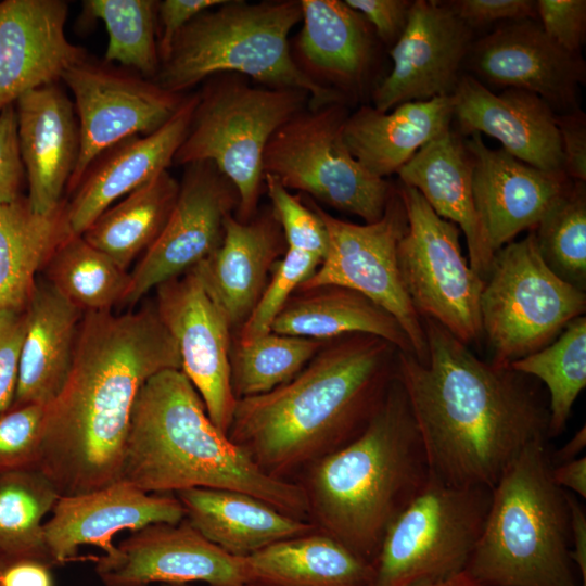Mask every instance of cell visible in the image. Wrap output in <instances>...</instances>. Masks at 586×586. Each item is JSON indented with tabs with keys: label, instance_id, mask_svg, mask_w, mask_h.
Returning a JSON list of instances; mask_svg holds the SVG:
<instances>
[{
	"label": "cell",
	"instance_id": "50",
	"mask_svg": "<svg viewBox=\"0 0 586 586\" xmlns=\"http://www.w3.org/2000/svg\"><path fill=\"white\" fill-rule=\"evenodd\" d=\"M563 156V171L574 180H586V118L581 110L556 115Z\"/></svg>",
	"mask_w": 586,
	"mask_h": 586
},
{
	"label": "cell",
	"instance_id": "24",
	"mask_svg": "<svg viewBox=\"0 0 586 586\" xmlns=\"http://www.w3.org/2000/svg\"><path fill=\"white\" fill-rule=\"evenodd\" d=\"M453 99L454 117L463 133L484 132L527 165L563 171L557 114L535 93L506 88L495 94L473 76L461 75Z\"/></svg>",
	"mask_w": 586,
	"mask_h": 586
},
{
	"label": "cell",
	"instance_id": "16",
	"mask_svg": "<svg viewBox=\"0 0 586 586\" xmlns=\"http://www.w3.org/2000/svg\"><path fill=\"white\" fill-rule=\"evenodd\" d=\"M155 290L154 304L177 344L181 371L227 435L238 400L231 386V327L193 268Z\"/></svg>",
	"mask_w": 586,
	"mask_h": 586
},
{
	"label": "cell",
	"instance_id": "5",
	"mask_svg": "<svg viewBox=\"0 0 586 586\" xmlns=\"http://www.w3.org/2000/svg\"><path fill=\"white\" fill-rule=\"evenodd\" d=\"M309 468L302 485L308 513L321 532L373 564L387 527L430 479L397 377L364 430Z\"/></svg>",
	"mask_w": 586,
	"mask_h": 586
},
{
	"label": "cell",
	"instance_id": "7",
	"mask_svg": "<svg viewBox=\"0 0 586 586\" xmlns=\"http://www.w3.org/2000/svg\"><path fill=\"white\" fill-rule=\"evenodd\" d=\"M301 20L297 0H226L179 31L153 80L183 93L214 75L231 73L269 88L303 90L310 98L308 109L345 103L342 91L319 82L294 60L289 34Z\"/></svg>",
	"mask_w": 586,
	"mask_h": 586
},
{
	"label": "cell",
	"instance_id": "22",
	"mask_svg": "<svg viewBox=\"0 0 586 586\" xmlns=\"http://www.w3.org/2000/svg\"><path fill=\"white\" fill-rule=\"evenodd\" d=\"M67 14L63 0L0 1V111L88 58L66 37Z\"/></svg>",
	"mask_w": 586,
	"mask_h": 586
},
{
	"label": "cell",
	"instance_id": "36",
	"mask_svg": "<svg viewBox=\"0 0 586 586\" xmlns=\"http://www.w3.org/2000/svg\"><path fill=\"white\" fill-rule=\"evenodd\" d=\"M46 280L82 313L106 311L123 304L130 273L81 234L68 235L46 267Z\"/></svg>",
	"mask_w": 586,
	"mask_h": 586
},
{
	"label": "cell",
	"instance_id": "9",
	"mask_svg": "<svg viewBox=\"0 0 586 586\" xmlns=\"http://www.w3.org/2000/svg\"><path fill=\"white\" fill-rule=\"evenodd\" d=\"M586 294L544 262L532 230L499 249L480 298L483 336L492 364L509 365L552 343L583 316Z\"/></svg>",
	"mask_w": 586,
	"mask_h": 586
},
{
	"label": "cell",
	"instance_id": "1",
	"mask_svg": "<svg viewBox=\"0 0 586 586\" xmlns=\"http://www.w3.org/2000/svg\"><path fill=\"white\" fill-rule=\"evenodd\" d=\"M422 323L428 358L398 352L396 377L430 476L492 489L524 447L548 437L549 409L531 377L480 359L432 318Z\"/></svg>",
	"mask_w": 586,
	"mask_h": 586
},
{
	"label": "cell",
	"instance_id": "25",
	"mask_svg": "<svg viewBox=\"0 0 586 586\" xmlns=\"http://www.w3.org/2000/svg\"><path fill=\"white\" fill-rule=\"evenodd\" d=\"M15 104L20 153L28 182L30 208L41 215L66 199V187L79 154L74 103L52 84L28 91Z\"/></svg>",
	"mask_w": 586,
	"mask_h": 586
},
{
	"label": "cell",
	"instance_id": "57",
	"mask_svg": "<svg viewBox=\"0 0 586 586\" xmlns=\"http://www.w3.org/2000/svg\"><path fill=\"white\" fill-rule=\"evenodd\" d=\"M10 561L12 560L8 559L7 557L0 553V576L2 574V571L4 570V568L8 565Z\"/></svg>",
	"mask_w": 586,
	"mask_h": 586
},
{
	"label": "cell",
	"instance_id": "2",
	"mask_svg": "<svg viewBox=\"0 0 586 586\" xmlns=\"http://www.w3.org/2000/svg\"><path fill=\"white\" fill-rule=\"evenodd\" d=\"M166 369L181 370V360L154 302L119 315L84 313L68 378L47 406L37 462L60 496L120 480L137 396Z\"/></svg>",
	"mask_w": 586,
	"mask_h": 586
},
{
	"label": "cell",
	"instance_id": "43",
	"mask_svg": "<svg viewBox=\"0 0 586 586\" xmlns=\"http://www.w3.org/2000/svg\"><path fill=\"white\" fill-rule=\"evenodd\" d=\"M264 187L288 249L309 253L322 260L328 247V237L318 215L273 176L264 175Z\"/></svg>",
	"mask_w": 586,
	"mask_h": 586
},
{
	"label": "cell",
	"instance_id": "28",
	"mask_svg": "<svg viewBox=\"0 0 586 586\" xmlns=\"http://www.w3.org/2000/svg\"><path fill=\"white\" fill-rule=\"evenodd\" d=\"M82 316L46 279L37 280L27 305V328L12 407L48 406L58 396L73 365Z\"/></svg>",
	"mask_w": 586,
	"mask_h": 586
},
{
	"label": "cell",
	"instance_id": "14",
	"mask_svg": "<svg viewBox=\"0 0 586 586\" xmlns=\"http://www.w3.org/2000/svg\"><path fill=\"white\" fill-rule=\"evenodd\" d=\"M62 81L74 95L79 126V154L66 187L69 196L90 164L106 149L162 127L180 107L184 93L110 63L88 58L71 66Z\"/></svg>",
	"mask_w": 586,
	"mask_h": 586
},
{
	"label": "cell",
	"instance_id": "12",
	"mask_svg": "<svg viewBox=\"0 0 586 586\" xmlns=\"http://www.w3.org/2000/svg\"><path fill=\"white\" fill-rule=\"evenodd\" d=\"M397 191L408 220L397 246V263L415 309L466 345L480 342L485 280L462 255L459 227L440 217L415 188L400 183Z\"/></svg>",
	"mask_w": 586,
	"mask_h": 586
},
{
	"label": "cell",
	"instance_id": "41",
	"mask_svg": "<svg viewBox=\"0 0 586 586\" xmlns=\"http://www.w3.org/2000/svg\"><path fill=\"white\" fill-rule=\"evenodd\" d=\"M546 265L563 281L586 291V188L573 181L534 229Z\"/></svg>",
	"mask_w": 586,
	"mask_h": 586
},
{
	"label": "cell",
	"instance_id": "29",
	"mask_svg": "<svg viewBox=\"0 0 586 586\" xmlns=\"http://www.w3.org/2000/svg\"><path fill=\"white\" fill-rule=\"evenodd\" d=\"M453 117V94L405 102L391 113L362 106L347 116L343 138L351 154L369 173L384 178L448 130Z\"/></svg>",
	"mask_w": 586,
	"mask_h": 586
},
{
	"label": "cell",
	"instance_id": "23",
	"mask_svg": "<svg viewBox=\"0 0 586 586\" xmlns=\"http://www.w3.org/2000/svg\"><path fill=\"white\" fill-rule=\"evenodd\" d=\"M198 102L188 94L177 112L157 130L127 138L102 152L88 167L67 201L73 234L85 230L117 200L149 182L174 163Z\"/></svg>",
	"mask_w": 586,
	"mask_h": 586
},
{
	"label": "cell",
	"instance_id": "52",
	"mask_svg": "<svg viewBox=\"0 0 586 586\" xmlns=\"http://www.w3.org/2000/svg\"><path fill=\"white\" fill-rule=\"evenodd\" d=\"M570 524V558L582 575V585L586 586V513L577 498L564 492Z\"/></svg>",
	"mask_w": 586,
	"mask_h": 586
},
{
	"label": "cell",
	"instance_id": "31",
	"mask_svg": "<svg viewBox=\"0 0 586 586\" xmlns=\"http://www.w3.org/2000/svg\"><path fill=\"white\" fill-rule=\"evenodd\" d=\"M249 585L370 586L374 568L321 532L290 537L241 557Z\"/></svg>",
	"mask_w": 586,
	"mask_h": 586
},
{
	"label": "cell",
	"instance_id": "17",
	"mask_svg": "<svg viewBox=\"0 0 586 586\" xmlns=\"http://www.w3.org/2000/svg\"><path fill=\"white\" fill-rule=\"evenodd\" d=\"M104 586H149L204 582L209 586L249 585L241 557L202 536L186 519L132 532L109 553L94 559Z\"/></svg>",
	"mask_w": 586,
	"mask_h": 586
},
{
	"label": "cell",
	"instance_id": "10",
	"mask_svg": "<svg viewBox=\"0 0 586 586\" xmlns=\"http://www.w3.org/2000/svg\"><path fill=\"white\" fill-rule=\"evenodd\" d=\"M491 491L451 486L430 476L387 527L370 586H426L466 571Z\"/></svg>",
	"mask_w": 586,
	"mask_h": 586
},
{
	"label": "cell",
	"instance_id": "35",
	"mask_svg": "<svg viewBox=\"0 0 586 586\" xmlns=\"http://www.w3.org/2000/svg\"><path fill=\"white\" fill-rule=\"evenodd\" d=\"M178 190L179 182L162 171L105 209L81 237L127 270L162 232Z\"/></svg>",
	"mask_w": 586,
	"mask_h": 586
},
{
	"label": "cell",
	"instance_id": "26",
	"mask_svg": "<svg viewBox=\"0 0 586 586\" xmlns=\"http://www.w3.org/2000/svg\"><path fill=\"white\" fill-rule=\"evenodd\" d=\"M284 237L271 208L243 222L230 214L217 250L193 269L221 308L231 329L241 327L266 286Z\"/></svg>",
	"mask_w": 586,
	"mask_h": 586
},
{
	"label": "cell",
	"instance_id": "42",
	"mask_svg": "<svg viewBox=\"0 0 586 586\" xmlns=\"http://www.w3.org/2000/svg\"><path fill=\"white\" fill-rule=\"evenodd\" d=\"M321 259L309 253L288 249L276 262L269 282L247 319L240 327L238 343L246 344L271 332V326L286 302L317 269Z\"/></svg>",
	"mask_w": 586,
	"mask_h": 586
},
{
	"label": "cell",
	"instance_id": "38",
	"mask_svg": "<svg viewBox=\"0 0 586 586\" xmlns=\"http://www.w3.org/2000/svg\"><path fill=\"white\" fill-rule=\"evenodd\" d=\"M520 373L540 380L549 392L548 437L565 429L572 407L586 386V318L570 321L544 348L509 365Z\"/></svg>",
	"mask_w": 586,
	"mask_h": 586
},
{
	"label": "cell",
	"instance_id": "27",
	"mask_svg": "<svg viewBox=\"0 0 586 586\" xmlns=\"http://www.w3.org/2000/svg\"><path fill=\"white\" fill-rule=\"evenodd\" d=\"M473 162L464 143L444 131L423 145L398 171L400 183L415 188L442 218L464 233L469 265L486 280L494 259L474 206Z\"/></svg>",
	"mask_w": 586,
	"mask_h": 586
},
{
	"label": "cell",
	"instance_id": "58",
	"mask_svg": "<svg viewBox=\"0 0 586 586\" xmlns=\"http://www.w3.org/2000/svg\"><path fill=\"white\" fill-rule=\"evenodd\" d=\"M165 586H190L188 584H179V585H165ZM242 586H256V585H242Z\"/></svg>",
	"mask_w": 586,
	"mask_h": 586
},
{
	"label": "cell",
	"instance_id": "53",
	"mask_svg": "<svg viewBox=\"0 0 586 586\" xmlns=\"http://www.w3.org/2000/svg\"><path fill=\"white\" fill-rule=\"evenodd\" d=\"M49 568L38 560H12L2 571L0 586H52Z\"/></svg>",
	"mask_w": 586,
	"mask_h": 586
},
{
	"label": "cell",
	"instance_id": "11",
	"mask_svg": "<svg viewBox=\"0 0 586 586\" xmlns=\"http://www.w3.org/2000/svg\"><path fill=\"white\" fill-rule=\"evenodd\" d=\"M347 116L345 103L306 107L271 136L263 170L288 190L304 192L371 224L383 216L393 188L348 151L343 138Z\"/></svg>",
	"mask_w": 586,
	"mask_h": 586
},
{
	"label": "cell",
	"instance_id": "21",
	"mask_svg": "<svg viewBox=\"0 0 586 586\" xmlns=\"http://www.w3.org/2000/svg\"><path fill=\"white\" fill-rule=\"evenodd\" d=\"M184 518L175 495L146 493L119 480L91 492L60 496L43 524L44 542L52 564H64L77 558L81 546L92 545L109 553L118 532L177 524Z\"/></svg>",
	"mask_w": 586,
	"mask_h": 586
},
{
	"label": "cell",
	"instance_id": "47",
	"mask_svg": "<svg viewBox=\"0 0 586 586\" xmlns=\"http://www.w3.org/2000/svg\"><path fill=\"white\" fill-rule=\"evenodd\" d=\"M24 177L15 104H11L0 111V204L22 196Z\"/></svg>",
	"mask_w": 586,
	"mask_h": 586
},
{
	"label": "cell",
	"instance_id": "56",
	"mask_svg": "<svg viewBox=\"0 0 586 586\" xmlns=\"http://www.w3.org/2000/svg\"><path fill=\"white\" fill-rule=\"evenodd\" d=\"M426 586H485L473 578L467 571H463L448 579L426 585Z\"/></svg>",
	"mask_w": 586,
	"mask_h": 586
},
{
	"label": "cell",
	"instance_id": "34",
	"mask_svg": "<svg viewBox=\"0 0 586 586\" xmlns=\"http://www.w3.org/2000/svg\"><path fill=\"white\" fill-rule=\"evenodd\" d=\"M300 3L303 27L297 50L303 63L310 73L340 86L358 84L372 54L365 17L340 0H300Z\"/></svg>",
	"mask_w": 586,
	"mask_h": 586
},
{
	"label": "cell",
	"instance_id": "51",
	"mask_svg": "<svg viewBox=\"0 0 586 586\" xmlns=\"http://www.w3.org/2000/svg\"><path fill=\"white\" fill-rule=\"evenodd\" d=\"M349 8L361 14L385 42H393L403 33L411 5L406 0H345Z\"/></svg>",
	"mask_w": 586,
	"mask_h": 586
},
{
	"label": "cell",
	"instance_id": "8",
	"mask_svg": "<svg viewBox=\"0 0 586 586\" xmlns=\"http://www.w3.org/2000/svg\"><path fill=\"white\" fill-rule=\"evenodd\" d=\"M309 94L290 88L255 86L245 76L224 73L203 81L176 165L212 162L235 187V218L257 214L264 188L266 145L284 123L308 107Z\"/></svg>",
	"mask_w": 586,
	"mask_h": 586
},
{
	"label": "cell",
	"instance_id": "18",
	"mask_svg": "<svg viewBox=\"0 0 586 586\" xmlns=\"http://www.w3.org/2000/svg\"><path fill=\"white\" fill-rule=\"evenodd\" d=\"M472 30L441 1L411 2L406 26L390 51L391 73L374 89V109L451 95L472 42Z\"/></svg>",
	"mask_w": 586,
	"mask_h": 586
},
{
	"label": "cell",
	"instance_id": "45",
	"mask_svg": "<svg viewBox=\"0 0 586 586\" xmlns=\"http://www.w3.org/2000/svg\"><path fill=\"white\" fill-rule=\"evenodd\" d=\"M26 328L27 307L0 310V416L14 402Z\"/></svg>",
	"mask_w": 586,
	"mask_h": 586
},
{
	"label": "cell",
	"instance_id": "39",
	"mask_svg": "<svg viewBox=\"0 0 586 586\" xmlns=\"http://www.w3.org/2000/svg\"><path fill=\"white\" fill-rule=\"evenodd\" d=\"M157 2L154 0H87L85 13L105 25L106 63H117L144 78L154 79L160 65Z\"/></svg>",
	"mask_w": 586,
	"mask_h": 586
},
{
	"label": "cell",
	"instance_id": "37",
	"mask_svg": "<svg viewBox=\"0 0 586 586\" xmlns=\"http://www.w3.org/2000/svg\"><path fill=\"white\" fill-rule=\"evenodd\" d=\"M60 494L38 469L0 475V553L10 560L33 559L52 565L43 519Z\"/></svg>",
	"mask_w": 586,
	"mask_h": 586
},
{
	"label": "cell",
	"instance_id": "49",
	"mask_svg": "<svg viewBox=\"0 0 586 586\" xmlns=\"http://www.w3.org/2000/svg\"><path fill=\"white\" fill-rule=\"evenodd\" d=\"M226 0H164L157 2V46L161 62L170 51L179 31L200 13Z\"/></svg>",
	"mask_w": 586,
	"mask_h": 586
},
{
	"label": "cell",
	"instance_id": "3",
	"mask_svg": "<svg viewBox=\"0 0 586 586\" xmlns=\"http://www.w3.org/2000/svg\"><path fill=\"white\" fill-rule=\"evenodd\" d=\"M398 352L370 334L328 341L289 382L238 399L227 436L263 472L286 480L364 430L396 379Z\"/></svg>",
	"mask_w": 586,
	"mask_h": 586
},
{
	"label": "cell",
	"instance_id": "30",
	"mask_svg": "<svg viewBox=\"0 0 586 586\" xmlns=\"http://www.w3.org/2000/svg\"><path fill=\"white\" fill-rule=\"evenodd\" d=\"M175 496L183 507L184 519L207 540L235 557L249 556L315 528L314 524L238 491L196 487Z\"/></svg>",
	"mask_w": 586,
	"mask_h": 586
},
{
	"label": "cell",
	"instance_id": "33",
	"mask_svg": "<svg viewBox=\"0 0 586 586\" xmlns=\"http://www.w3.org/2000/svg\"><path fill=\"white\" fill-rule=\"evenodd\" d=\"M71 234L66 199L46 215L24 195L0 204V310L27 307L38 272Z\"/></svg>",
	"mask_w": 586,
	"mask_h": 586
},
{
	"label": "cell",
	"instance_id": "54",
	"mask_svg": "<svg viewBox=\"0 0 586 586\" xmlns=\"http://www.w3.org/2000/svg\"><path fill=\"white\" fill-rule=\"evenodd\" d=\"M551 479L561 489L566 488L581 497H586V458H578L551 466Z\"/></svg>",
	"mask_w": 586,
	"mask_h": 586
},
{
	"label": "cell",
	"instance_id": "32",
	"mask_svg": "<svg viewBox=\"0 0 586 586\" xmlns=\"http://www.w3.org/2000/svg\"><path fill=\"white\" fill-rule=\"evenodd\" d=\"M271 332L324 342L370 334L415 356L407 334L390 313L362 294L339 285L296 290L275 319Z\"/></svg>",
	"mask_w": 586,
	"mask_h": 586
},
{
	"label": "cell",
	"instance_id": "40",
	"mask_svg": "<svg viewBox=\"0 0 586 586\" xmlns=\"http://www.w3.org/2000/svg\"><path fill=\"white\" fill-rule=\"evenodd\" d=\"M327 342L269 332L250 343H238L231 354L235 398L265 394L289 382Z\"/></svg>",
	"mask_w": 586,
	"mask_h": 586
},
{
	"label": "cell",
	"instance_id": "48",
	"mask_svg": "<svg viewBox=\"0 0 586 586\" xmlns=\"http://www.w3.org/2000/svg\"><path fill=\"white\" fill-rule=\"evenodd\" d=\"M447 4L470 27L537 16L536 1L532 0H457Z\"/></svg>",
	"mask_w": 586,
	"mask_h": 586
},
{
	"label": "cell",
	"instance_id": "19",
	"mask_svg": "<svg viewBox=\"0 0 586 586\" xmlns=\"http://www.w3.org/2000/svg\"><path fill=\"white\" fill-rule=\"evenodd\" d=\"M464 145L473 162L475 211L494 254L521 231L534 230L574 181L562 170H542L486 146L477 132Z\"/></svg>",
	"mask_w": 586,
	"mask_h": 586
},
{
	"label": "cell",
	"instance_id": "6",
	"mask_svg": "<svg viewBox=\"0 0 586 586\" xmlns=\"http://www.w3.org/2000/svg\"><path fill=\"white\" fill-rule=\"evenodd\" d=\"M546 440L524 447L491 491L466 571L485 586H581L570 558L564 491L551 479Z\"/></svg>",
	"mask_w": 586,
	"mask_h": 586
},
{
	"label": "cell",
	"instance_id": "4",
	"mask_svg": "<svg viewBox=\"0 0 586 586\" xmlns=\"http://www.w3.org/2000/svg\"><path fill=\"white\" fill-rule=\"evenodd\" d=\"M120 480L155 494L196 487L238 491L296 519L308 514L303 486L266 474L218 430L180 369L160 371L141 387Z\"/></svg>",
	"mask_w": 586,
	"mask_h": 586
},
{
	"label": "cell",
	"instance_id": "20",
	"mask_svg": "<svg viewBox=\"0 0 586 586\" xmlns=\"http://www.w3.org/2000/svg\"><path fill=\"white\" fill-rule=\"evenodd\" d=\"M470 65L499 87L535 93L555 111L577 109V90L585 80L581 53L557 44L531 18L511 21L473 43Z\"/></svg>",
	"mask_w": 586,
	"mask_h": 586
},
{
	"label": "cell",
	"instance_id": "44",
	"mask_svg": "<svg viewBox=\"0 0 586 586\" xmlns=\"http://www.w3.org/2000/svg\"><path fill=\"white\" fill-rule=\"evenodd\" d=\"M47 406L26 404L0 416V475L37 469Z\"/></svg>",
	"mask_w": 586,
	"mask_h": 586
},
{
	"label": "cell",
	"instance_id": "55",
	"mask_svg": "<svg viewBox=\"0 0 586 586\" xmlns=\"http://www.w3.org/2000/svg\"><path fill=\"white\" fill-rule=\"evenodd\" d=\"M585 446L586 429L585 425H583L573 435V437L570 438L568 443L557 451V454H555L557 464L581 457Z\"/></svg>",
	"mask_w": 586,
	"mask_h": 586
},
{
	"label": "cell",
	"instance_id": "15",
	"mask_svg": "<svg viewBox=\"0 0 586 586\" xmlns=\"http://www.w3.org/2000/svg\"><path fill=\"white\" fill-rule=\"evenodd\" d=\"M238 204L235 187L212 162L186 165L170 215L130 272L122 305H136L152 289L211 256L221 242L226 217Z\"/></svg>",
	"mask_w": 586,
	"mask_h": 586
},
{
	"label": "cell",
	"instance_id": "13",
	"mask_svg": "<svg viewBox=\"0 0 586 586\" xmlns=\"http://www.w3.org/2000/svg\"><path fill=\"white\" fill-rule=\"evenodd\" d=\"M307 205L326 228L328 247L315 272L297 290L339 285L362 294L398 321L415 357L425 361L428 343L422 318L407 294L397 263V246L408 226L397 188H393L381 219L371 224L335 218L309 199Z\"/></svg>",
	"mask_w": 586,
	"mask_h": 586
},
{
	"label": "cell",
	"instance_id": "46",
	"mask_svg": "<svg viewBox=\"0 0 586 586\" xmlns=\"http://www.w3.org/2000/svg\"><path fill=\"white\" fill-rule=\"evenodd\" d=\"M537 16L549 38L571 53L579 54L585 39V0H538Z\"/></svg>",
	"mask_w": 586,
	"mask_h": 586
}]
</instances>
